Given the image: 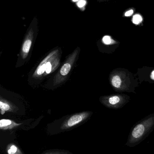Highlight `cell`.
<instances>
[{
	"mask_svg": "<svg viewBox=\"0 0 154 154\" xmlns=\"http://www.w3.org/2000/svg\"><path fill=\"white\" fill-rule=\"evenodd\" d=\"M154 128V117L150 118L137 124L132 128L126 145L129 147L138 145L149 135Z\"/></svg>",
	"mask_w": 154,
	"mask_h": 154,
	"instance_id": "6da1fadb",
	"label": "cell"
},
{
	"mask_svg": "<svg viewBox=\"0 0 154 154\" xmlns=\"http://www.w3.org/2000/svg\"><path fill=\"white\" fill-rule=\"evenodd\" d=\"M79 48H78L68 57L66 62L63 64L59 72L55 76L53 80V85H58L66 80L67 76L69 74L74 63L76 61L79 52Z\"/></svg>",
	"mask_w": 154,
	"mask_h": 154,
	"instance_id": "7a4b0ae2",
	"label": "cell"
},
{
	"mask_svg": "<svg viewBox=\"0 0 154 154\" xmlns=\"http://www.w3.org/2000/svg\"><path fill=\"white\" fill-rule=\"evenodd\" d=\"M90 115V112H83L72 115L64 121L61 126V129H68L73 127L85 121L89 117Z\"/></svg>",
	"mask_w": 154,
	"mask_h": 154,
	"instance_id": "3957f363",
	"label": "cell"
},
{
	"mask_svg": "<svg viewBox=\"0 0 154 154\" xmlns=\"http://www.w3.org/2000/svg\"><path fill=\"white\" fill-rule=\"evenodd\" d=\"M34 33L33 29L31 28L24 39L21 51V56L23 59H25L27 58L30 52L34 37Z\"/></svg>",
	"mask_w": 154,
	"mask_h": 154,
	"instance_id": "277c9868",
	"label": "cell"
},
{
	"mask_svg": "<svg viewBox=\"0 0 154 154\" xmlns=\"http://www.w3.org/2000/svg\"><path fill=\"white\" fill-rule=\"evenodd\" d=\"M0 109L1 114H4L5 112H14L17 110V108L15 106L13 105L11 102L1 98L0 100Z\"/></svg>",
	"mask_w": 154,
	"mask_h": 154,
	"instance_id": "5b68a950",
	"label": "cell"
},
{
	"mask_svg": "<svg viewBox=\"0 0 154 154\" xmlns=\"http://www.w3.org/2000/svg\"><path fill=\"white\" fill-rule=\"evenodd\" d=\"M20 125V124H17L10 119H2L0 121V128L3 130L12 129Z\"/></svg>",
	"mask_w": 154,
	"mask_h": 154,
	"instance_id": "8992f818",
	"label": "cell"
},
{
	"mask_svg": "<svg viewBox=\"0 0 154 154\" xmlns=\"http://www.w3.org/2000/svg\"><path fill=\"white\" fill-rule=\"evenodd\" d=\"M8 154H23L20 149L14 144H10L7 148Z\"/></svg>",
	"mask_w": 154,
	"mask_h": 154,
	"instance_id": "52a82bcc",
	"label": "cell"
},
{
	"mask_svg": "<svg viewBox=\"0 0 154 154\" xmlns=\"http://www.w3.org/2000/svg\"><path fill=\"white\" fill-rule=\"evenodd\" d=\"M121 81L120 77L118 75L115 76L112 80V85L116 88H119L121 86Z\"/></svg>",
	"mask_w": 154,
	"mask_h": 154,
	"instance_id": "ba28073f",
	"label": "cell"
},
{
	"mask_svg": "<svg viewBox=\"0 0 154 154\" xmlns=\"http://www.w3.org/2000/svg\"><path fill=\"white\" fill-rule=\"evenodd\" d=\"M143 17L140 14H136L133 16L132 21L134 24H139L143 21Z\"/></svg>",
	"mask_w": 154,
	"mask_h": 154,
	"instance_id": "9c48e42d",
	"label": "cell"
},
{
	"mask_svg": "<svg viewBox=\"0 0 154 154\" xmlns=\"http://www.w3.org/2000/svg\"><path fill=\"white\" fill-rule=\"evenodd\" d=\"M119 101H120V99L118 96H114L109 99V103L112 105H115L119 102Z\"/></svg>",
	"mask_w": 154,
	"mask_h": 154,
	"instance_id": "30bf717a",
	"label": "cell"
},
{
	"mask_svg": "<svg viewBox=\"0 0 154 154\" xmlns=\"http://www.w3.org/2000/svg\"><path fill=\"white\" fill-rule=\"evenodd\" d=\"M103 41L105 44H109L111 42V38L108 36H105L103 38Z\"/></svg>",
	"mask_w": 154,
	"mask_h": 154,
	"instance_id": "8fae6325",
	"label": "cell"
},
{
	"mask_svg": "<svg viewBox=\"0 0 154 154\" xmlns=\"http://www.w3.org/2000/svg\"><path fill=\"white\" fill-rule=\"evenodd\" d=\"M86 2L85 0H80L77 2V5L79 7L81 8L86 5Z\"/></svg>",
	"mask_w": 154,
	"mask_h": 154,
	"instance_id": "7c38bea8",
	"label": "cell"
},
{
	"mask_svg": "<svg viewBox=\"0 0 154 154\" xmlns=\"http://www.w3.org/2000/svg\"><path fill=\"white\" fill-rule=\"evenodd\" d=\"M134 13V11L133 10H130L127 11L125 13L124 15L126 17H129V16H132Z\"/></svg>",
	"mask_w": 154,
	"mask_h": 154,
	"instance_id": "4fadbf2b",
	"label": "cell"
},
{
	"mask_svg": "<svg viewBox=\"0 0 154 154\" xmlns=\"http://www.w3.org/2000/svg\"><path fill=\"white\" fill-rule=\"evenodd\" d=\"M47 154H65L62 153L51 152V153H48Z\"/></svg>",
	"mask_w": 154,
	"mask_h": 154,
	"instance_id": "5bb4252c",
	"label": "cell"
},
{
	"mask_svg": "<svg viewBox=\"0 0 154 154\" xmlns=\"http://www.w3.org/2000/svg\"><path fill=\"white\" fill-rule=\"evenodd\" d=\"M97 1L98 2H107V1H110V0H97Z\"/></svg>",
	"mask_w": 154,
	"mask_h": 154,
	"instance_id": "9a60e30c",
	"label": "cell"
},
{
	"mask_svg": "<svg viewBox=\"0 0 154 154\" xmlns=\"http://www.w3.org/2000/svg\"><path fill=\"white\" fill-rule=\"evenodd\" d=\"M151 78H152V79H154V71H153L152 73Z\"/></svg>",
	"mask_w": 154,
	"mask_h": 154,
	"instance_id": "2e32d148",
	"label": "cell"
},
{
	"mask_svg": "<svg viewBox=\"0 0 154 154\" xmlns=\"http://www.w3.org/2000/svg\"><path fill=\"white\" fill-rule=\"evenodd\" d=\"M73 2H77V1H79L80 0H72Z\"/></svg>",
	"mask_w": 154,
	"mask_h": 154,
	"instance_id": "e0dca14e",
	"label": "cell"
}]
</instances>
